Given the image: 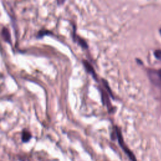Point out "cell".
<instances>
[{"mask_svg": "<svg viewBox=\"0 0 161 161\" xmlns=\"http://www.w3.org/2000/svg\"><path fill=\"white\" fill-rule=\"evenodd\" d=\"M114 129L116 131V139L118 140V142L120 147L123 150V152L128 157V158H130V160L131 161H137L136 158V157L135 156L134 153L129 149V148L125 143V142H124V140H123V135H122V133H121V131L120 129L117 126H114Z\"/></svg>", "mask_w": 161, "mask_h": 161, "instance_id": "cell-1", "label": "cell"}, {"mask_svg": "<svg viewBox=\"0 0 161 161\" xmlns=\"http://www.w3.org/2000/svg\"><path fill=\"white\" fill-rule=\"evenodd\" d=\"M101 91V100H102V103L106 106L108 111L109 112H111L112 111V107H111V104L109 101V97L108 96V94L102 89H100Z\"/></svg>", "mask_w": 161, "mask_h": 161, "instance_id": "cell-2", "label": "cell"}, {"mask_svg": "<svg viewBox=\"0 0 161 161\" xmlns=\"http://www.w3.org/2000/svg\"><path fill=\"white\" fill-rule=\"evenodd\" d=\"M82 63H83L85 69H86V70H87L89 74H91L92 75V76L94 77V79L95 80H97V79L96 74V72H95V71H94V68H93L92 66L90 64V63H89L88 61L86 60H82Z\"/></svg>", "mask_w": 161, "mask_h": 161, "instance_id": "cell-3", "label": "cell"}, {"mask_svg": "<svg viewBox=\"0 0 161 161\" xmlns=\"http://www.w3.org/2000/svg\"><path fill=\"white\" fill-rule=\"evenodd\" d=\"M72 37L73 39L75 42H76L80 46H81L82 48H88V45L87 43V42L81 37L77 36L75 33V30H74V33L72 34Z\"/></svg>", "mask_w": 161, "mask_h": 161, "instance_id": "cell-4", "label": "cell"}, {"mask_svg": "<svg viewBox=\"0 0 161 161\" xmlns=\"http://www.w3.org/2000/svg\"><path fill=\"white\" fill-rule=\"evenodd\" d=\"M1 34H2V36L4 39V40L9 43H11V35L9 33V31L8 30V29L5 27L3 26L2 28V31H1Z\"/></svg>", "mask_w": 161, "mask_h": 161, "instance_id": "cell-5", "label": "cell"}, {"mask_svg": "<svg viewBox=\"0 0 161 161\" xmlns=\"http://www.w3.org/2000/svg\"><path fill=\"white\" fill-rule=\"evenodd\" d=\"M32 136L31 133L26 130L24 129L21 132V141L24 143H27L30 141V140Z\"/></svg>", "mask_w": 161, "mask_h": 161, "instance_id": "cell-6", "label": "cell"}, {"mask_svg": "<svg viewBox=\"0 0 161 161\" xmlns=\"http://www.w3.org/2000/svg\"><path fill=\"white\" fill-rule=\"evenodd\" d=\"M103 80V85H104V86L105 87V88H106V91H108V92L109 93V94L110 95V96L112 97V98H114V97H113V93H112V92H111V88L109 87V85H108V82L106 80H104V79H102Z\"/></svg>", "mask_w": 161, "mask_h": 161, "instance_id": "cell-7", "label": "cell"}, {"mask_svg": "<svg viewBox=\"0 0 161 161\" xmlns=\"http://www.w3.org/2000/svg\"><path fill=\"white\" fill-rule=\"evenodd\" d=\"M51 31L47 30H40L36 35L37 38H42L43 36H45V35H48V34H50Z\"/></svg>", "mask_w": 161, "mask_h": 161, "instance_id": "cell-8", "label": "cell"}, {"mask_svg": "<svg viewBox=\"0 0 161 161\" xmlns=\"http://www.w3.org/2000/svg\"><path fill=\"white\" fill-rule=\"evenodd\" d=\"M153 53H154L155 57L157 59L161 60V50H156Z\"/></svg>", "mask_w": 161, "mask_h": 161, "instance_id": "cell-9", "label": "cell"}, {"mask_svg": "<svg viewBox=\"0 0 161 161\" xmlns=\"http://www.w3.org/2000/svg\"><path fill=\"white\" fill-rule=\"evenodd\" d=\"M158 78L161 80V69H160L158 71Z\"/></svg>", "mask_w": 161, "mask_h": 161, "instance_id": "cell-10", "label": "cell"}, {"mask_svg": "<svg viewBox=\"0 0 161 161\" xmlns=\"http://www.w3.org/2000/svg\"><path fill=\"white\" fill-rule=\"evenodd\" d=\"M64 3V1H57V3L58 4H59V3Z\"/></svg>", "mask_w": 161, "mask_h": 161, "instance_id": "cell-11", "label": "cell"}]
</instances>
